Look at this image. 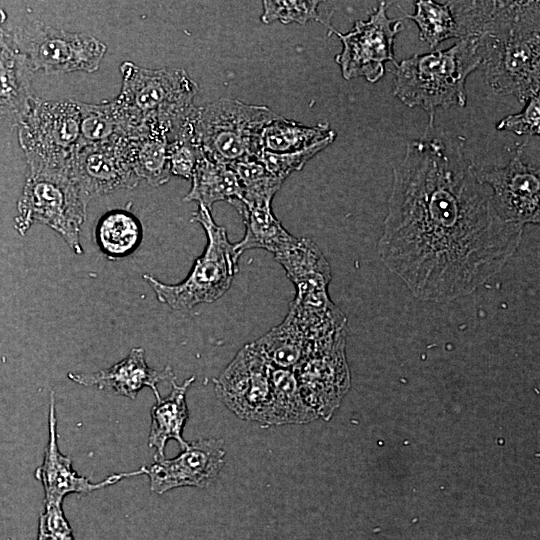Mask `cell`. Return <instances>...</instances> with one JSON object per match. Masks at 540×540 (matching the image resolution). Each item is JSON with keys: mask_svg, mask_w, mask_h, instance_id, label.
I'll use <instances>...</instances> for the list:
<instances>
[{"mask_svg": "<svg viewBox=\"0 0 540 540\" xmlns=\"http://www.w3.org/2000/svg\"><path fill=\"white\" fill-rule=\"evenodd\" d=\"M123 138L109 143L80 147L70 167V176L90 202L120 189L135 188L140 179L134 172Z\"/></svg>", "mask_w": 540, "mask_h": 540, "instance_id": "cell-15", "label": "cell"}, {"mask_svg": "<svg viewBox=\"0 0 540 540\" xmlns=\"http://www.w3.org/2000/svg\"><path fill=\"white\" fill-rule=\"evenodd\" d=\"M270 364L251 343L214 379L217 397L239 418L270 426L273 385Z\"/></svg>", "mask_w": 540, "mask_h": 540, "instance_id": "cell-11", "label": "cell"}, {"mask_svg": "<svg viewBox=\"0 0 540 540\" xmlns=\"http://www.w3.org/2000/svg\"><path fill=\"white\" fill-rule=\"evenodd\" d=\"M6 18V13L0 8V34L6 33V31L3 29V23L6 21Z\"/></svg>", "mask_w": 540, "mask_h": 540, "instance_id": "cell-35", "label": "cell"}, {"mask_svg": "<svg viewBox=\"0 0 540 540\" xmlns=\"http://www.w3.org/2000/svg\"><path fill=\"white\" fill-rule=\"evenodd\" d=\"M316 343L289 309L279 325L251 345L273 366L293 371Z\"/></svg>", "mask_w": 540, "mask_h": 540, "instance_id": "cell-19", "label": "cell"}, {"mask_svg": "<svg viewBox=\"0 0 540 540\" xmlns=\"http://www.w3.org/2000/svg\"><path fill=\"white\" fill-rule=\"evenodd\" d=\"M320 1H270L262 2L263 12L261 21L270 24L280 21L283 24L298 23L306 24L309 21H317L326 26L330 32L334 29L328 17L319 11Z\"/></svg>", "mask_w": 540, "mask_h": 540, "instance_id": "cell-30", "label": "cell"}, {"mask_svg": "<svg viewBox=\"0 0 540 540\" xmlns=\"http://www.w3.org/2000/svg\"><path fill=\"white\" fill-rule=\"evenodd\" d=\"M498 131H509L517 135L540 134V97L539 93L530 97L523 109L516 114L503 117L497 124Z\"/></svg>", "mask_w": 540, "mask_h": 540, "instance_id": "cell-33", "label": "cell"}, {"mask_svg": "<svg viewBox=\"0 0 540 540\" xmlns=\"http://www.w3.org/2000/svg\"><path fill=\"white\" fill-rule=\"evenodd\" d=\"M191 221L199 223L207 235L203 254L196 258L187 277L177 284L163 283L152 275H143L157 299L174 310L191 309L202 303H212L231 287L238 272L234 244L230 243L224 227L214 221L211 211L198 204Z\"/></svg>", "mask_w": 540, "mask_h": 540, "instance_id": "cell-6", "label": "cell"}, {"mask_svg": "<svg viewBox=\"0 0 540 540\" xmlns=\"http://www.w3.org/2000/svg\"><path fill=\"white\" fill-rule=\"evenodd\" d=\"M34 71L27 58L0 34V119L18 118L31 99Z\"/></svg>", "mask_w": 540, "mask_h": 540, "instance_id": "cell-18", "label": "cell"}, {"mask_svg": "<svg viewBox=\"0 0 540 540\" xmlns=\"http://www.w3.org/2000/svg\"><path fill=\"white\" fill-rule=\"evenodd\" d=\"M481 61L476 36L460 38L447 49L415 54L395 66L393 95L409 108H422L428 122H434L437 109L466 106V80Z\"/></svg>", "mask_w": 540, "mask_h": 540, "instance_id": "cell-3", "label": "cell"}, {"mask_svg": "<svg viewBox=\"0 0 540 540\" xmlns=\"http://www.w3.org/2000/svg\"><path fill=\"white\" fill-rule=\"evenodd\" d=\"M329 145L322 143L299 152L283 154L262 150L256 160L275 177L285 181L291 173L301 170L315 155Z\"/></svg>", "mask_w": 540, "mask_h": 540, "instance_id": "cell-32", "label": "cell"}, {"mask_svg": "<svg viewBox=\"0 0 540 540\" xmlns=\"http://www.w3.org/2000/svg\"><path fill=\"white\" fill-rule=\"evenodd\" d=\"M278 116L264 105L219 99L195 106L188 125L193 140L207 159L230 166L257 159L262 151L263 129Z\"/></svg>", "mask_w": 540, "mask_h": 540, "instance_id": "cell-5", "label": "cell"}, {"mask_svg": "<svg viewBox=\"0 0 540 540\" xmlns=\"http://www.w3.org/2000/svg\"><path fill=\"white\" fill-rule=\"evenodd\" d=\"M168 153L171 174L191 180L203 153L192 138L188 119L178 132L168 140Z\"/></svg>", "mask_w": 540, "mask_h": 540, "instance_id": "cell-31", "label": "cell"}, {"mask_svg": "<svg viewBox=\"0 0 540 540\" xmlns=\"http://www.w3.org/2000/svg\"><path fill=\"white\" fill-rule=\"evenodd\" d=\"M88 204L69 173H29L17 204L14 227L25 235L33 224H44L81 255L84 250L80 231Z\"/></svg>", "mask_w": 540, "mask_h": 540, "instance_id": "cell-8", "label": "cell"}, {"mask_svg": "<svg viewBox=\"0 0 540 540\" xmlns=\"http://www.w3.org/2000/svg\"><path fill=\"white\" fill-rule=\"evenodd\" d=\"M80 111L79 147L117 141L129 130L115 100L99 104L78 102Z\"/></svg>", "mask_w": 540, "mask_h": 540, "instance_id": "cell-27", "label": "cell"}, {"mask_svg": "<svg viewBox=\"0 0 540 540\" xmlns=\"http://www.w3.org/2000/svg\"><path fill=\"white\" fill-rule=\"evenodd\" d=\"M142 238L141 222L133 213L124 209L106 212L95 227V241L101 252L111 260L132 254Z\"/></svg>", "mask_w": 540, "mask_h": 540, "instance_id": "cell-25", "label": "cell"}, {"mask_svg": "<svg viewBox=\"0 0 540 540\" xmlns=\"http://www.w3.org/2000/svg\"><path fill=\"white\" fill-rule=\"evenodd\" d=\"M273 405L271 425L304 424L317 414L304 401L297 378L292 370L272 365Z\"/></svg>", "mask_w": 540, "mask_h": 540, "instance_id": "cell-26", "label": "cell"}, {"mask_svg": "<svg viewBox=\"0 0 540 540\" xmlns=\"http://www.w3.org/2000/svg\"><path fill=\"white\" fill-rule=\"evenodd\" d=\"M38 540H73L62 504L45 503V510L40 517Z\"/></svg>", "mask_w": 540, "mask_h": 540, "instance_id": "cell-34", "label": "cell"}, {"mask_svg": "<svg viewBox=\"0 0 540 540\" xmlns=\"http://www.w3.org/2000/svg\"><path fill=\"white\" fill-rule=\"evenodd\" d=\"M5 35L34 72L46 74L94 72L107 50L105 43L90 34L66 31L38 20L19 23Z\"/></svg>", "mask_w": 540, "mask_h": 540, "instance_id": "cell-9", "label": "cell"}, {"mask_svg": "<svg viewBox=\"0 0 540 540\" xmlns=\"http://www.w3.org/2000/svg\"><path fill=\"white\" fill-rule=\"evenodd\" d=\"M523 232V225L496 211L463 141L428 122L393 168L377 251L414 297L444 303L470 295L498 274Z\"/></svg>", "mask_w": 540, "mask_h": 540, "instance_id": "cell-1", "label": "cell"}, {"mask_svg": "<svg viewBox=\"0 0 540 540\" xmlns=\"http://www.w3.org/2000/svg\"><path fill=\"white\" fill-rule=\"evenodd\" d=\"M460 38L476 36L489 87L525 103L540 88V2L447 1Z\"/></svg>", "mask_w": 540, "mask_h": 540, "instance_id": "cell-2", "label": "cell"}, {"mask_svg": "<svg viewBox=\"0 0 540 540\" xmlns=\"http://www.w3.org/2000/svg\"><path fill=\"white\" fill-rule=\"evenodd\" d=\"M225 462L224 442L198 439L173 459L155 460L142 466L141 474L149 477L151 491L163 494L171 489L192 486L205 488L218 475Z\"/></svg>", "mask_w": 540, "mask_h": 540, "instance_id": "cell-14", "label": "cell"}, {"mask_svg": "<svg viewBox=\"0 0 540 540\" xmlns=\"http://www.w3.org/2000/svg\"><path fill=\"white\" fill-rule=\"evenodd\" d=\"M128 160L139 179L153 187L167 183L172 174L167 135L146 129L122 139Z\"/></svg>", "mask_w": 540, "mask_h": 540, "instance_id": "cell-21", "label": "cell"}, {"mask_svg": "<svg viewBox=\"0 0 540 540\" xmlns=\"http://www.w3.org/2000/svg\"><path fill=\"white\" fill-rule=\"evenodd\" d=\"M68 378L86 387L112 389L115 393L130 399H135L143 387H150L158 400L161 396L157 384L165 380L171 382L175 379V375L170 366H166L163 370L150 368L146 363L145 350L135 347L124 359L109 368L86 374L69 373Z\"/></svg>", "mask_w": 540, "mask_h": 540, "instance_id": "cell-17", "label": "cell"}, {"mask_svg": "<svg viewBox=\"0 0 540 540\" xmlns=\"http://www.w3.org/2000/svg\"><path fill=\"white\" fill-rule=\"evenodd\" d=\"M232 206L242 215L245 224L244 237L234 244L238 258L250 249H264L276 255L295 240L275 217L271 205H246L238 200Z\"/></svg>", "mask_w": 540, "mask_h": 540, "instance_id": "cell-22", "label": "cell"}, {"mask_svg": "<svg viewBox=\"0 0 540 540\" xmlns=\"http://www.w3.org/2000/svg\"><path fill=\"white\" fill-rule=\"evenodd\" d=\"M194 380L195 377L192 376L180 385L175 379L172 380L170 394L156 400L151 409L148 445L156 449L155 460L164 459L166 443L171 439L176 440L182 450L188 446L189 442L183 439L182 432L189 417L186 392Z\"/></svg>", "mask_w": 540, "mask_h": 540, "instance_id": "cell-20", "label": "cell"}, {"mask_svg": "<svg viewBox=\"0 0 540 540\" xmlns=\"http://www.w3.org/2000/svg\"><path fill=\"white\" fill-rule=\"evenodd\" d=\"M414 6V13L406 14L405 17L416 23L420 40L431 49L447 39H460L456 20L447 1L418 0Z\"/></svg>", "mask_w": 540, "mask_h": 540, "instance_id": "cell-28", "label": "cell"}, {"mask_svg": "<svg viewBox=\"0 0 540 540\" xmlns=\"http://www.w3.org/2000/svg\"><path fill=\"white\" fill-rule=\"evenodd\" d=\"M523 147L503 167H475L479 181L491 188V198L498 214L507 222L539 224V167L524 159Z\"/></svg>", "mask_w": 540, "mask_h": 540, "instance_id": "cell-13", "label": "cell"}, {"mask_svg": "<svg viewBox=\"0 0 540 540\" xmlns=\"http://www.w3.org/2000/svg\"><path fill=\"white\" fill-rule=\"evenodd\" d=\"M387 6L386 2H381L368 20H357L347 33L331 31L342 43L335 62L344 79L363 77L370 83H376L384 76L387 62L397 65L394 41L403 24L401 19L388 16Z\"/></svg>", "mask_w": 540, "mask_h": 540, "instance_id": "cell-10", "label": "cell"}, {"mask_svg": "<svg viewBox=\"0 0 540 540\" xmlns=\"http://www.w3.org/2000/svg\"><path fill=\"white\" fill-rule=\"evenodd\" d=\"M242 189L246 205H271L284 181L271 174L259 161L247 160L230 165Z\"/></svg>", "mask_w": 540, "mask_h": 540, "instance_id": "cell-29", "label": "cell"}, {"mask_svg": "<svg viewBox=\"0 0 540 540\" xmlns=\"http://www.w3.org/2000/svg\"><path fill=\"white\" fill-rule=\"evenodd\" d=\"M336 132L328 123L308 126L282 116L270 121L261 135V148L272 153H292L309 149L318 144H332Z\"/></svg>", "mask_w": 540, "mask_h": 540, "instance_id": "cell-24", "label": "cell"}, {"mask_svg": "<svg viewBox=\"0 0 540 540\" xmlns=\"http://www.w3.org/2000/svg\"><path fill=\"white\" fill-rule=\"evenodd\" d=\"M140 475V470L113 474L105 480L92 483L86 477L78 475L72 468L71 460L64 456L57 444V418L54 393L50 395L49 405V441L43 463L35 471V477L41 481L44 503L62 504L64 497L71 493H90L117 483L123 478Z\"/></svg>", "mask_w": 540, "mask_h": 540, "instance_id": "cell-16", "label": "cell"}, {"mask_svg": "<svg viewBox=\"0 0 540 540\" xmlns=\"http://www.w3.org/2000/svg\"><path fill=\"white\" fill-rule=\"evenodd\" d=\"M191 181V189L184 201H197L209 211L216 202L226 201L232 205L242 200V189L234 170L229 165L213 162L204 155L199 159Z\"/></svg>", "mask_w": 540, "mask_h": 540, "instance_id": "cell-23", "label": "cell"}, {"mask_svg": "<svg viewBox=\"0 0 540 540\" xmlns=\"http://www.w3.org/2000/svg\"><path fill=\"white\" fill-rule=\"evenodd\" d=\"M17 122L29 173L70 172L80 140L78 101L33 97Z\"/></svg>", "mask_w": 540, "mask_h": 540, "instance_id": "cell-7", "label": "cell"}, {"mask_svg": "<svg viewBox=\"0 0 540 540\" xmlns=\"http://www.w3.org/2000/svg\"><path fill=\"white\" fill-rule=\"evenodd\" d=\"M122 89L114 98L129 135L146 129L172 138L194 110L198 84L180 68L149 69L124 61Z\"/></svg>", "mask_w": 540, "mask_h": 540, "instance_id": "cell-4", "label": "cell"}, {"mask_svg": "<svg viewBox=\"0 0 540 540\" xmlns=\"http://www.w3.org/2000/svg\"><path fill=\"white\" fill-rule=\"evenodd\" d=\"M345 327L315 344L293 370L306 404L327 419L349 387Z\"/></svg>", "mask_w": 540, "mask_h": 540, "instance_id": "cell-12", "label": "cell"}]
</instances>
